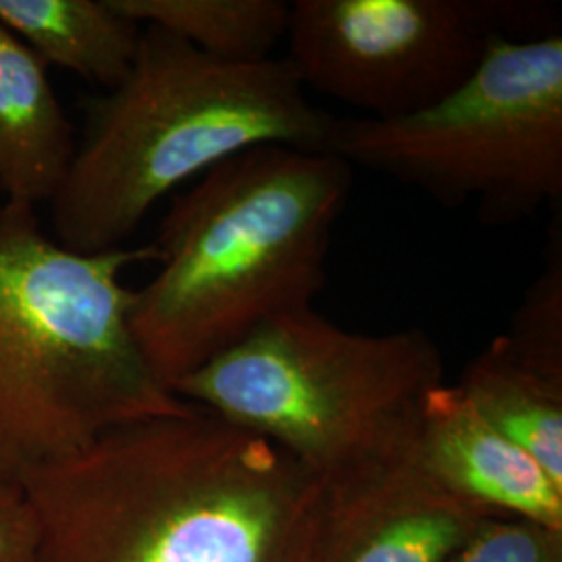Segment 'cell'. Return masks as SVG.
<instances>
[{
    "label": "cell",
    "instance_id": "6da1fadb",
    "mask_svg": "<svg viewBox=\"0 0 562 562\" xmlns=\"http://www.w3.org/2000/svg\"><path fill=\"white\" fill-rule=\"evenodd\" d=\"M20 490L34 562H311L325 498L280 446L196 406L115 427Z\"/></svg>",
    "mask_w": 562,
    "mask_h": 562
},
{
    "label": "cell",
    "instance_id": "7a4b0ae2",
    "mask_svg": "<svg viewBox=\"0 0 562 562\" xmlns=\"http://www.w3.org/2000/svg\"><path fill=\"white\" fill-rule=\"evenodd\" d=\"M350 188L352 167L331 153L259 146L173 199L153 241L159 271L132 306L171 392L265 323L313 308Z\"/></svg>",
    "mask_w": 562,
    "mask_h": 562
},
{
    "label": "cell",
    "instance_id": "3957f363",
    "mask_svg": "<svg viewBox=\"0 0 562 562\" xmlns=\"http://www.w3.org/2000/svg\"><path fill=\"white\" fill-rule=\"evenodd\" d=\"M334 123L285 57L229 63L142 27L125 78L86 104L74 161L48 202L55 240L81 255L125 248L186 181L259 146L323 153Z\"/></svg>",
    "mask_w": 562,
    "mask_h": 562
},
{
    "label": "cell",
    "instance_id": "277c9868",
    "mask_svg": "<svg viewBox=\"0 0 562 562\" xmlns=\"http://www.w3.org/2000/svg\"><path fill=\"white\" fill-rule=\"evenodd\" d=\"M155 246L74 252L34 206L0 202V487L20 490L127 423L186 415L132 329L123 273Z\"/></svg>",
    "mask_w": 562,
    "mask_h": 562
},
{
    "label": "cell",
    "instance_id": "5b68a950",
    "mask_svg": "<svg viewBox=\"0 0 562 562\" xmlns=\"http://www.w3.org/2000/svg\"><path fill=\"white\" fill-rule=\"evenodd\" d=\"M440 383L442 352L422 327L359 334L304 308L265 323L173 392L280 446L325 487L411 457L423 401Z\"/></svg>",
    "mask_w": 562,
    "mask_h": 562
},
{
    "label": "cell",
    "instance_id": "8992f818",
    "mask_svg": "<svg viewBox=\"0 0 562 562\" xmlns=\"http://www.w3.org/2000/svg\"><path fill=\"white\" fill-rule=\"evenodd\" d=\"M325 153L492 225L529 220L562 199V36L496 38L452 94L401 120H336Z\"/></svg>",
    "mask_w": 562,
    "mask_h": 562
},
{
    "label": "cell",
    "instance_id": "52a82bcc",
    "mask_svg": "<svg viewBox=\"0 0 562 562\" xmlns=\"http://www.w3.org/2000/svg\"><path fill=\"white\" fill-rule=\"evenodd\" d=\"M536 11L487 0H296L285 59L306 90L369 120H401L452 94L503 27Z\"/></svg>",
    "mask_w": 562,
    "mask_h": 562
},
{
    "label": "cell",
    "instance_id": "ba28073f",
    "mask_svg": "<svg viewBox=\"0 0 562 562\" xmlns=\"http://www.w3.org/2000/svg\"><path fill=\"white\" fill-rule=\"evenodd\" d=\"M323 490L311 562H450L492 517L434 482L413 454Z\"/></svg>",
    "mask_w": 562,
    "mask_h": 562
},
{
    "label": "cell",
    "instance_id": "9c48e42d",
    "mask_svg": "<svg viewBox=\"0 0 562 562\" xmlns=\"http://www.w3.org/2000/svg\"><path fill=\"white\" fill-rule=\"evenodd\" d=\"M413 461L443 490L492 517L562 531V485L519 443L443 382L423 401Z\"/></svg>",
    "mask_w": 562,
    "mask_h": 562
},
{
    "label": "cell",
    "instance_id": "30bf717a",
    "mask_svg": "<svg viewBox=\"0 0 562 562\" xmlns=\"http://www.w3.org/2000/svg\"><path fill=\"white\" fill-rule=\"evenodd\" d=\"M78 136L42 63L0 23V192L34 206L59 192Z\"/></svg>",
    "mask_w": 562,
    "mask_h": 562
},
{
    "label": "cell",
    "instance_id": "8fae6325",
    "mask_svg": "<svg viewBox=\"0 0 562 562\" xmlns=\"http://www.w3.org/2000/svg\"><path fill=\"white\" fill-rule=\"evenodd\" d=\"M0 23L46 67L57 65L104 90L125 78L142 34L113 0H0Z\"/></svg>",
    "mask_w": 562,
    "mask_h": 562
},
{
    "label": "cell",
    "instance_id": "7c38bea8",
    "mask_svg": "<svg viewBox=\"0 0 562 562\" xmlns=\"http://www.w3.org/2000/svg\"><path fill=\"white\" fill-rule=\"evenodd\" d=\"M462 394L562 485V382L519 361L503 336L462 369Z\"/></svg>",
    "mask_w": 562,
    "mask_h": 562
},
{
    "label": "cell",
    "instance_id": "4fadbf2b",
    "mask_svg": "<svg viewBox=\"0 0 562 562\" xmlns=\"http://www.w3.org/2000/svg\"><path fill=\"white\" fill-rule=\"evenodd\" d=\"M140 27H159L209 57L229 63L273 59L285 41L283 0H113Z\"/></svg>",
    "mask_w": 562,
    "mask_h": 562
},
{
    "label": "cell",
    "instance_id": "5bb4252c",
    "mask_svg": "<svg viewBox=\"0 0 562 562\" xmlns=\"http://www.w3.org/2000/svg\"><path fill=\"white\" fill-rule=\"evenodd\" d=\"M550 240L542 273L525 290L521 304L503 334L506 348L546 378L562 382V244Z\"/></svg>",
    "mask_w": 562,
    "mask_h": 562
},
{
    "label": "cell",
    "instance_id": "9a60e30c",
    "mask_svg": "<svg viewBox=\"0 0 562 562\" xmlns=\"http://www.w3.org/2000/svg\"><path fill=\"white\" fill-rule=\"evenodd\" d=\"M450 562H562V531L490 517Z\"/></svg>",
    "mask_w": 562,
    "mask_h": 562
},
{
    "label": "cell",
    "instance_id": "2e32d148",
    "mask_svg": "<svg viewBox=\"0 0 562 562\" xmlns=\"http://www.w3.org/2000/svg\"><path fill=\"white\" fill-rule=\"evenodd\" d=\"M36 561V522L21 490L0 487V562Z\"/></svg>",
    "mask_w": 562,
    "mask_h": 562
}]
</instances>
